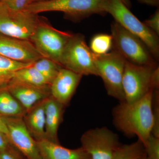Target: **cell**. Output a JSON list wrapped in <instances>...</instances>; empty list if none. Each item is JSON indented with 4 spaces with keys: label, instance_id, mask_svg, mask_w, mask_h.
Here are the masks:
<instances>
[{
    "label": "cell",
    "instance_id": "4",
    "mask_svg": "<svg viewBox=\"0 0 159 159\" xmlns=\"http://www.w3.org/2000/svg\"><path fill=\"white\" fill-rule=\"evenodd\" d=\"M113 50L129 62L139 65H156L154 58L145 43L114 21L111 25Z\"/></svg>",
    "mask_w": 159,
    "mask_h": 159
},
{
    "label": "cell",
    "instance_id": "17",
    "mask_svg": "<svg viewBox=\"0 0 159 159\" xmlns=\"http://www.w3.org/2000/svg\"><path fill=\"white\" fill-rule=\"evenodd\" d=\"M44 100L26 111L23 117L26 127L36 142L46 139Z\"/></svg>",
    "mask_w": 159,
    "mask_h": 159
},
{
    "label": "cell",
    "instance_id": "10",
    "mask_svg": "<svg viewBox=\"0 0 159 159\" xmlns=\"http://www.w3.org/2000/svg\"><path fill=\"white\" fill-rule=\"evenodd\" d=\"M119 137L106 127L86 131L80 139L81 148L90 159H111L120 145Z\"/></svg>",
    "mask_w": 159,
    "mask_h": 159
},
{
    "label": "cell",
    "instance_id": "15",
    "mask_svg": "<svg viewBox=\"0 0 159 159\" xmlns=\"http://www.w3.org/2000/svg\"><path fill=\"white\" fill-rule=\"evenodd\" d=\"M45 116L46 139L58 143V128L62 120L65 107L51 96L44 100Z\"/></svg>",
    "mask_w": 159,
    "mask_h": 159
},
{
    "label": "cell",
    "instance_id": "33",
    "mask_svg": "<svg viewBox=\"0 0 159 159\" xmlns=\"http://www.w3.org/2000/svg\"><path fill=\"white\" fill-rule=\"evenodd\" d=\"M120 1H121L125 6H127L129 9L131 7L132 4L130 0H120Z\"/></svg>",
    "mask_w": 159,
    "mask_h": 159
},
{
    "label": "cell",
    "instance_id": "19",
    "mask_svg": "<svg viewBox=\"0 0 159 159\" xmlns=\"http://www.w3.org/2000/svg\"><path fill=\"white\" fill-rule=\"evenodd\" d=\"M11 80L40 88L50 89L51 86L32 65L16 71Z\"/></svg>",
    "mask_w": 159,
    "mask_h": 159
},
{
    "label": "cell",
    "instance_id": "27",
    "mask_svg": "<svg viewBox=\"0 0 159 159\" xmlns=\"http://www.w3.org/2000/svg\"><path fill=\"white\" fill-rule=\"evenodd\" d=\"M144 24L157 35H159V10L158 9L151 17L145 20Z\"/></svg>",
    "mask_w": 159,
    "mask_h": 159
},
{
    "label": "cell",
    "instance_id": "36",
    "mask_svg": "<svg viewBox=\"0 0 159 159\" xmlns=\"http://www.w3.org/2000/svg\"><path fill=\"white\" fill-rule=\"evenodd\" d=\"M0 159H1V157H0Z\"/></svg>",
    "mask_w": 159,
    "mask_h": 159
},
{
    "label": "cell",
    "instance_id": "9",
    "mask_svg": "<svg viewBox=\"0 0 159 159\" xmlns=\"http://www.w3.org/2000/svg\"><path fill=\"white\" fill-rule=\"evenodd\" d=\"M156 65H139L125 61L122 86L125 101L132 102L144 97L150 90L151 79Z\"/></svg>",
    "mask_w": 159,
    "mask_h": 159
},
{
    "label": "cell",
    "instance_id": "18",
    "mask_svg": "<svg viewBox=\"0 0 159 159\" xmlns=\"http://www.w3.org/2000/svg\"><path fill=\"white\" fill-rule=\"evenodd\" d=\"M6 86L0 87V115L4 117L23 118L25 110Z\"/></svg>",
    "mask_w": 159,
    "mask_h": 159
},
{
    "label": "cell",
    "instance_id": "14",
    "mask_svg": "<svg viewBox=\"0 0 159 159\" xmlns=\"http://www.w3.org/2000/svg\"><path fill=\"white\" fill-rule=\"evenodd\" d=\"M6 89L25 111L51 96L50 89H43L10 80Z\"/></svg>",
    "mask_w": 159,
    "mask_h": 159
},
{
    "label": "cell",
    "instance_id": "7",
    "mask_svg": "<svg viewBox=\"0 0 159 159\" xmlns=\"http://www.w3.org/2000/svg\"><path fill=\"white\" fill-rule=\"evenodd\" d=\"M43 19L38 14L12 10L0 1V34L30 40Z\"/></svg>",
    "mask_w": 159,
    "mask_h": 159
},
{
    "label": "cell",
    "instance_id": "8",
    "mask_svg": "<svg viewBox=\"0 0 159 159\" xmlns=\"http://www.w3.org/2000/svg\"><path fill=\"white\" fill-rule=\"evenodd\" d=\"M72 34L55 29L43 19L30 41L42 57L60 64L63 51Z\"/></svg>",
    "mask_w": 159,
    "mask_h": 159
},
{
    "label": "cell",
    "instance_id": "16",
    "mask_svg": "<svg viewBox=\"0 0 159 159\" xmlns=\"http://www.w3.org/2000/svg\"><path fill=\"white\" fill-rule=\"evenodd\" d=\"M36 143L42 159H90L81 147L69 149L47 139Z\"/></svg>",
    "mask_w": 159,
    "mask_h": 159
},
{
    "label": "cell",
    "instance_id": "32",
    "mask_svg": "<svg viewBox=\"0 0 159 159\" xmlns=\"http://www.w3.org/2000/svg\"><path fill=\"white\" fill-rule=\"evenodd\" d=\"M0 132L6 134L8 136V130L6 122L2 116L0 115Z\"/></svg>",
    "mask_w": 159,
    "mask_h": 159
},
{
    "label": "cell",
    "instance_id": "5",
    "mask_svg": "<svg viewBox=\"0 0 159 159\" xmlns=\"http://www.w3.org/2000/svg\"><path fill=\"white\" fill-rule=\"evenodd\" d=\"M60 64L64 68L82 76H98L93 53L80 33L73 34L64 49Z\"/></svg>",
    "mask_w": 159,
    "mask_h": 159
},
{
    "label": "cell",
    "instance_id": "11",
    "mask_svg": "<svg viewBox=\"0 0 159 159\" xmlns=\"http://www.w3.org/2000/svg\"><path fill=\"white\" fill-rule=\"evenodd\" d=\"M3 117L11 145L26 159H42L37 143L28 130L23 118Z\"/></svg>",
    "mask_w": 159,
    "mask_h": 159
},
{
    "label": "cell",
    "instance_id": "31",
    "mask_svg": "<svg viewBox=\"0 0 159 159\" xmlns=\"http://www.w3.org/2000/svg\"><path fill=\"white\" fill-rule=\"evenodd\" d=\"M141 4H145L148 6L158 7L159 0H137Z\"/></svg>",
    "mask_w": 159,
    "mask_h": 159
},
{
    "label": "cell",
    "instance_id": "21",
    "mask_svg": "<svg viewBox=\"0 0 159 159\" xmlns=\"http://www.w3.org/2000/svg\"><path fill=\"white\" fill-rule=\"evenodd\" d=\"M32 66L42 75L50 85L62 68L58 63L43 57L33 62Z\"/></svg>",
    "mask_w": 159,
    "mask_h": 159
},
{
    "label": "cell",
    "instance_id": "3",
    "mask_svg": "<svg viewBox=\"0 0 159 159\" xmlns=\"http://www.w3.org/2000/svg\"><path fill=\"white\" fill-rule=\"evenodd\" d=\"M105 11L115 21L142 40L157 61L159 58L158 35L141 21L120 0H107Z\"/></svg>",
    "mask_w": 159,
    "mask_h": 159
},
{
    "label": "cell",
    "instance_id": "13",
    "mask_svg": "<svg viewBox=\"0 0 159 159\" xmlns=\"http://www.w3.org/2000/svg\"><path fill=\"white\" fill-rule=\"evenodd\" d=\"M82 77L62 67L50 86L51 97L66 107L75 93Z\"/></svg>",
    "mask_w": 159,
    "mask_h": 159
},
{
    "label": "cell",
    "instance_id": "1",
    "mask_svg": "<svg viewBox=\"0 0 159 159\" xmlns=\"http://www.w3.org/2000/svg\"><path fill=\"white\" fill-rule=\"evenodd\" d=\"M154 91L132 102H120L113 110L115 126L125 135L137 136L145 145L152 134L153 123Z\"/></svg>",
    "mask_w": 159,
    "mask_h": 159
},
{
    "label": "cell",
    "instance_id": "30",
    "mask_svg": "<svg viewBox=\"0 0 159 159\" xmlns=\"http://www.w3.org/2000/svg\"><path fill=\"white\" fill-rule=\"evenodd\" d=\"M11 145L8 136L0 132V152L6 150Z\"/></svg>",
    "mask_w": 159,
    "mask_h": 159
},
{
    "label": "cell",
    "instance_id": "35",
    "mask_svg": "<svg viewBox=\"0 0 159 159\" xmlns=\"http://www.w3.org/2000/svg\"><path fill=\"white\" fill-rule=\"evenodd\" d=\"M44 1V0H37V2H38V1Z\"/></svg>",
    "mask_w": 159,
    "mask_h": 159
},
{
    "label": "cell",
    "instance_id": "29",
    "mask_svg": "<svg viewBox=\"0 0 159 159\" xmlns=\"http://www.w3.org/2000/svg\"><path fill=\"white\" fill-rule=\"evenodd\" d=\"M151 88L154 91H158L159 89V68L157 66L154 70L151 79Z\"/></svg>",
    "mask_w": 159,
    "mask_h": 159
},
{
    "label": "cell",
    "instance_id": "24",
    "mask_svg": "<svg viewBox=\"0 0 159 159\" xmlns=\"http://www.w3.org/2000/svg\"><path fill=\"white\" fill-rule=\"evenodd\" d=\"M147 157L150 159H159V138L151 134L144 145Z\"/></svg>",
    "mask_w": 159,
    "mask_h": 159
},
{
    "label": "cell",
    "instance_id": "38",
    "mask_svg": "<svg viewBox=\"0 0 159 159\" xmlns=\"http://www.w3.org/2000/svg\"></svg>",
    "mask_w": 159,
    "mask_h": 159
},
{
    "label": "cell",
    "instance_id": "12",
    "mask_svg": "<svg viewBox=\"0 0 159 159\" xmlns=\"http://www.w3.org/2000/svg\"><path fill=\"white\" fill-rule=\"evenodd\" d=\"M0 55L25 63H33L42 57L29 40L0 34Z\"/></svg>",
    "mask_w": 159,
    "mask_h": 159
},
{
    "label": "cell",
    "instance_id": "26",
    "mask_svg": "<svg viewBox=\"0 0 159 159\" xmlns=\"http://www.w3.org/2000/svg\"><path fill=\"white\" fill-rule=\"evenodd\" d=\"M159 91H154V94L155 96L156 104L153 109V123L152 134L154 136L159 138Z\"/></svg>",
    "mask_w": 159,
    "mask_h": 159
},
{
    "label": "cell",
    "instance_id": "25",
    "mask_svg": "<svg viewBox=\"0 0 159 159\" xmlns=\"http://www.w3.org/2000/svg\"><path fill=\"white\" fill-rule=\"evenodd\" d=\"M10 9L17 11H22L30 4L37 0H1Z\"/></svg>",
    "mask_w": 159,
    "mask_h": 159
},
{
    "label": "cell",
    "instance_id": "6",
    "mask_svg": "<svg viewBox=\"0 0 159 159\" xmlns=\"http://www.w3.org/2000/svg\"><path fill=\"white\" fill-rule=\"evenodd\" d=\"M93 56L98 76L102 78L107 94L120 102L125 101L122 80L126 60L113 49L107 54H93Z\"/></svg>",
    "mask_w": 159,
    "mask_h": 159
},
{
    "label": "cell",
    "instance_id": "34",
    "mask_svg": "<svg viewBox=\"0 0 159 159\" xmlns=\"http://www.w3.org/2000/svg\"><path fill=\"white\" fill-rule=\"evenodd\" d=\"M142 159H150L148 157H147V155H146V154L145 155V156H144V157H143L142 158Z\"/></svg>",
    "mask_w": 159,
    "mask_h": 159
},
{
    "label": "cell",
    "instance_id": "22",
    "mask_svg": "<svg viewBox=\"0 0 159 159\" xmlns=\"http://www.w3.org/2000/svg\"><path fill=\"white\" fill-rule=\"evenodd\" d=\"M145 154L144 145L138 140L130 144L120 145L111 159H142Z\"/></svg>",
    "mask_w": 159,
    "mask_h": 159
},
{
    "label": "cell",
    "instance_id": "23",
    "mask_svg": "<svg viewBox=\"0 0 159 159\" xmlns=\"http://www.w3.org/2000/svg\"><path fill=\"white\" fill-rule=\"evenodd\" d=\"M89 47L92 52L97 55L107 54L112 50V35L105 33L95 34L91 39Z\"/></svg>",
    "mask_w": 159,
    "mask_h": 159
},
{
    "label": "cell",
    "instance_id": "28",
    "mask_svg": "<svg viewBox=\"0 0 159 159\" xmlns=\"http://www.w3.org/2000/svg\"><path fill=\"white\" fill-rule=\"evenodd\" d=\"M0 157L2 159H26L12 145L6 150L0 152Z\"/></svg>",
    "mask_w": 159,
    "mask_h": 159
},
{
    "label": "cell",
    "instance_id": "2",
    "mask_svg": "<svg viewBox=\"0 0 159 159\" xmlns=\"http://www.w3.org/2000/svg\"><path fill=\"white\" fill-rule=\"evenodd\" d=\"M107 0H44L34 2L24 11L38 14L46 11H61L66 18L79 21L92 15L106 14Z\"/></svg>",
    "mask_w": 159,
    "mask_h": 159
},
{
    "label": "cell",
    "instance_id": "37",
    "mask_svg": "<svg viewBox=\"0 0 159 159\" xmlns=\"http://www.w3.org/2000/svg\"><path fill=\"white\" fill-rule=\"evenodd\" d=\"M0 1H1V0H0Z\"/></svg>",
    "mask_w": 159,
    "mask_h": 159
},
{
    "label": "cell",
    "instance_id": "20",
    "mask_svg": "<svg viewBox=\"0 0 159 159\" xmlns=\"http://www.w3.org/2000/svg\"><path fill=\"white\" fill-rule=\"evenodd\" d=\"M32 64L18 62L0 55V87L7 85L16 71Z\"/></svg>",
    "mask_w": 159,
    "mask_h": 159
}]
</instances>
